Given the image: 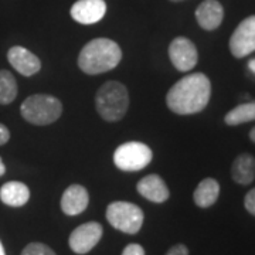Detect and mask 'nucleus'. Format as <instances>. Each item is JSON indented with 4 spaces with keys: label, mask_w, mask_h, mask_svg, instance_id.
I'll return each mask as SVG.
<instances>
[{
    "label": "nucleus",
    "mask_w": 255,
    "mask_h": 255,
    "mask_svg": "<svg viewBox=\"0 0 255 255\" xmlns=\"http://www.w3.org/2000/svg\"><path fill=\"white\" fill-rule=\"evenodd\" d=\"M170 1H183V0H170Z\"/></svg>",
    "instance_id": "29"
},
{
    "label": "nucleus",
    "mask_w": 255,
    "mask_h": 255,
    "mask_svg": "<svg viewBox=\"0 0 255 255\" xmlns=\"http://www.w3.org/2000/svg\"><path fill=\"white\" fill-rule=\"evenodd\" d=\"M164 255H189V248L184 244H176V246L170 247Z\"/></svg>",
    "instance_id": "23"
},
{
    "label": "nucleus",
    "mask_w": 255,
    "mask_h": 255,
    "mask_svg": "<svg viewBox=\"0 0 255 255\" xmlns=\"http://www.w3.org/2000/svg\"><path fill=\"white\" fill-rule=\"evenodd\" d=\"M122 60L121 47L111 38H94L82 47L78 55V67L88 75L108 73Z\"/></svg>",
    "instance_id": "2"
},
{
    "label": "nucleus",
    "mask_w": 255,
    "mask_h": 255,
    "mask_svg": "<svg viewBox=\"0 0 255 255\" xmlns=\"http://www.w3.org/2000/svg\"><path fill=\"white\" fill-rule=\"evenodd\" d=\"M107 220L111 226L125 234H136L143 226V211L129 201H114L107 207Z\"/></svg>",
    "instance_id": "5"
},
{
    "label": "nucleus",
    "mask_w": 255,
    "mask_h": 255,
    "mask_svg": "<svg viewBox=\"0 0 255 255\" xmlns=\"http://www.w3.org/2000/svg\"><path fill=\"white\" fill-rule=\"evenodd\" d=\"M0 255H6V253H4V247L1 244V241H0Z\"/></svg>",
    "instance_id": "28"
},
{
    "label": "nucleus",
    "mask_w": 255,
    "mask_h": 255,
    "mask_svg": "<svg viewBox=\"0 0 255 255\" xmlns=\"http://www.w3.org/2000/svg\"><path fill=\"white\" fill-rule=\"evenodd\" d=\"M17 97V82L7 70H0V105L11 104Z\"/></svg>",
    "instance_id": "19"
},
{
    "label": "nucleus",
    "mask_w": 255,
    "mask_h": 255,
    "mask_svg": "<svg viewBox=\"0 0 255 255\" xmlns=\"http://www.w3.org/2000/svg\"><path fill=\"white\" fill-rule=\"evenodd\" d=\"M251 121H255V102H247L238 105L230 111L224 118V122L230 127L247 124Z\"/></svg>",
    "instance_id": "18"
},
{
    "label": "nucleus",
    "mask_w": 255,
    "mask_h": 255,
    "mask_svg": "<svg viewBox=\"0 0 255 255\" xmlns=\"http://www.w3.org/2000/svg\"><path fill=\"white\" fill-rule=\"evenodd\" d=\"M90 204V194L81 184L68 186L61 197V210L67 216H78Z\"/></svg>",
    "instance_id": "12"
},
{
    "label": "nucleus",
    "mask_w": 255,
    "mask_h": 255,
    "mask_svg": "<svg viewBox=\"0 0 255 255\" xmlns=\"http://www.w3.org/2000/svg\"><path fill=\"white\" fill-rule=\"evenodd\" d=\"M21 117L38 127L54 124L63 114V104L58 98L47 94L30 95L20 107Z\"/></svg>",
    "instance_id": "4"
},
{
    "label": "nucleus",
    "mask_w": 255,
    "mask_h": 255,
    "mask_svg": "<svg viewBox=\"0 0 255 255\" xmlns=\"http://www.w3.org/2000/svg\"><path fill=\"white\" fill-rule=\"evenodd\" d=\"M233 180L238 184H251L255 179V157L248 153H241L236 157L231 166Z\"/></svg>",
    "instance_id": "16"
},
{
    "label": "nucleus",
    "mask_w": 255,
    "mask_h": 255,
    "mask_svg": "<svg viewBox=\"0 0 255 255\" xmlns=\"http://www.w3.org/2000/svg\"><path fill=\"white\" fill-rule=\"evenodd\" d=\"M224 18V9L217 0H204L196 9V20L199 26L207 31L220 27Z\"/></svg>",
    "instance_id": "14"
},
{
    "label": "nucleus",
    "mask_w": 255,
    "mask_h": 255,
    "mask_svg": "<svg viewBox=\"0 0 255 255\" xmlns=\"http://www.w3.org/2000/svg\"><path fill=\"white\" fill-rule=\"evenodd\" d=\"M4 173H6V166H4L3 160H1V157H0V176H3Z\"/></svg>",
    "instance_id": "25"
},
{
    "label": "nucleus",
    "mask_w": 255,
    "mask_h": 255,
    "mask_svg": "<svg viewBox=\"0 0 255 255\" xmlns=\"http://www.w3.org/2000/svg\"><path fill=\"white\" fill-rule=\"evenodd\" d=\"M21 255H57L46 244L43 243H30L28 246L24 247V250L21 251Z\"/></svg>",
    "instance_id": "20"
},
{
    "label": "nucleus",
    "mask_w": 255,
    "mask_h": 255,
    "mask_svg": "<svg viewBox=\"0 0 255 255\" xmlns=\"http://www.w3.org/2000/svg\"><path fill=\"white\" fill-rule=\"evenodd\" d=\"M211 97V82L203 73H193L174 84L166 95L169 110L177 115H193L207 107Z\"/></svg>",
    "instance_id": "1"
},
{
    "label": "nucleus",
    "mask_w": 255,
    "mask_h": 255,
    "mask_svg": "<svg viewBox=\"0 0 255 255\" xmlns=\"http://www.w3.org/2000/svg\"><path fill=\"white\" fill-rule=\"evenodd\" d=\"M30 199L28 187L21 182H7L0 187V200L10 207H21Z\"/></svg>",
    "instance_id": "15"
},
{
    "label": "nucleus",
    "mask_w": 255,
    "mask_h": 255,
    "mask_svg": "<svg viewBox=\"0 0 255 255\" xmlns=\"http://www.w3.org/2000/svg\"><path fill=\"white\" fill-rule=\"evenodd\" d=\"M220 196V184L216 179L207 177L199 183L196 190L193 193V200L197 207L209 209L211 207Z\"/></svg>",
    "instance_id": "17"
},
{
    "label": "nucleus",
    "mask_w": 255,
    "mask_h": 255,
    "mask_svg": "<svg viewBox=\"0 0 255 255\" xmlns=\"http://www.w3.org/2000/svg\"><path fill=\"white\" fill-rule=\"evenodd\" d=\"M122 255H145V250H143V247L139 246V244H128L124 248Z\"/></svg>",
    "instance_id": "22"
},
{
    "label": "nucleus",
    "mask_w": 255,
    "mask_h": 255,
    "mask_svg": "<svg viewBox=\"0 0 255 255\" xmlns=\"http://www.w3.org/2000/svg\"><path fill=\"white\" fill-rule=\"evenodd\" d=\"M136 190L142 197L152 203H164L170 196L167 184L159 174H147L143 179H140Z\"/></svg>",
    "instance_id": "13"
},
{
    "label": "nucleus",
    "mask_w": 255,
    "mask_h": 255,
    "mask_svg": "<svg viewBox=\"0 0 255 255\" xmlns=\"http://www.w3.org/2000/svg\"><path fill=\"white\" fill-rule=\"evenodd\" d=\"M169 58L177 71L189 73L199 61V53L187 37H176L169 46Z\"/></svg>",
    "instance_id": "8"
},
{
    "label": "nucleus",
    "mask_w": 255,
    "mask_h": 255,
    "mask_svg": "<svg viewBox=\"0 0 255 255\" xmlns=\"http://www.w3.org/2000/svg\"><path fill=\"white\" fill-rule=\"evenodd\" d=\"M152 149L142 142H127L114 152V163L124 172H139L152 162Z\"/></svg>",
    "instance_id": "6"
},
{
    "label": "nucleus",
    "mask_w": 255,
    "mask_h": 255,
    "mask_svg": "<svg viewBox=\"0 0 255 255\" xmlns=\"http://www.w3.org/2000/svg\"><path fill=\"white\" fill-rule=\"evenodd\" d=\"M248 68H250V70H251V71L255 74V60H251V61L248 63Z\"/></svg>",
    "instance_id": "26"
},
{
    "label": "nucleus",
    "mask_w": 255,
    "mask_h": 255,
    "mask_svg": "<svg viewBox=\"0 0 255 255\" xmlns=\"http://www.w3.org/2000/svg\"><path fill=\"white\" fill-rule=\"evenodd\" d=\"M10 139V132L3 124H0V146L6 145Z\"/></svg>",
    "instance_id": "24"
},
{
    "label": "nucleus",
    "mask_w": 255,
    "mask_h": 255,
    "mask_svg": "<svg viewBox=\"0 0 255 255\" xmlns=\"http://www.w3.org/2000/svg\"><path fill=\"white\" fill-rule=\"evenodd\" d=\"M244 207H246V210L251 214V216H254L255 217V187L254 189H251V190L246 194Z\"/></svg>",
    "instance_id": "21"
},
{
    "label": "nucleus",
    "mask_w": 255,
    "mask_h": 255,
    "mask_svg": "<svg viewBox=\"0 0 255 255\" xmlns=\"http://www.w3.org/2000/svg\"><path fill=\"white\" fill-rule=\"evenodd\" d=\"M230 51L236 58H244L255 51V14L244 18L230 38Z\"/></svg>",
    "instance_id": "7"
},
{
    "label": "nucleus",
    "mask_w": 255,
    "mask_h": 255,
    "mask_svg": "<svg viewBox=\"0 0 255 255\" xmlns=\"http://www.w3.org/2000/svg\"><path fill=\"white\" fill-rule=\"evenodd\" d=\"M95 107L102 119L108 122L121 121L129 108L127 87L118 81L105 82L97 92Z\"/></svg>",
    "instance_id": "3"
},
{
    "label": "nucleus",
    "mask_w": 255,
    "mask_h": 255,
    "mask_svg": "<svg viewBox=\"0 0 255 255\" xmlns=\"http://www.w3.org/2000/svg\"><path fill=\"white\" fill-rule=\"evenodd\" d=\"M7 60L10 65L24 77H31L41 70L40 58L24 47H11L7 51Z\"/></svg>",
    "instance_id": "11"
},
{
    "label": "nucleus",
    "mask_w": 255,
    "mask_h": 255,
    "mask_svg": "<svg viewBox=\"0 0 255 255\" xmlns=\"http://www.w3.org/2000/svg\"><path fill=\"white\" fill-rule=\"evenodd\" d=\"M107 13V3L105 0H78L75 1L70 14L71 17L80 24H95L101 21Z\"/></svg>",
    "instance_id": "10"
},
{
    "label": "nucleus",
    "mask_w": 255,
    "mask_h": 255,
    "mask_svg": "<svg viewBox=\"0 0 255 255\" xmlns=\"http://www.w3.org/2000/svg\"><path fill=\"white\" fill-rule=\"evenodd\" d=\"M250 139H251V140L255 143V127L250 130Z\"/></svg>",
    "instance_id": "27"
},
{
    "label": "nucleus",
    "mask_w": 255,
    "mask_h": 255,
    "mask_svg": "<svg viewBox=\"0 0 255 255\" xmlns=\"http://www.w3.org/2000/svg\"><path fill=\"white\" fill-rule=\"evenodd\" d=\"M104 228L97 221L81 224L71 233L68 238V246L75 254H88L102 238Z\"/></svg>",
    "instance_id": "9"
}]
</instances>
